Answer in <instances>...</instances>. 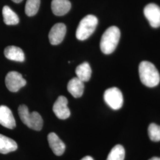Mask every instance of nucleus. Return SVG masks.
I'll return each instance as SVG.
<instances>
[{
	"label": "nucleus",
	"instance_id": "nucleus-1",
	"mask_svg": "<svg viewBox=\"0 0 160 160\" xmlns=\"http://www.w3.org/2000/svg\"><path fill=\"white\" fill-rule=\"evenodd\" d=\"M141 81L148 87H154L160 82V75L154 65L148 61H142L139 66Z\"/></svg>",
	"mask_w": 160,
	"mask_h": 160
},
{
	"label": "nucleus",
	"instance_id": "nucleus-2",
	"mask_svg": "<svg viewBox=\"0 0 160 160\" xmlns=\"http://www.w3.org/2000/svg\"><path fill=\"white\" fill-rule=\"evenodd\" d=\"M120 38V30L116 26H111L103 33L100 41V49L103 53H113L118 45Z\"/></svg>",
	"mask_w": 160,
	"mask_h": 160
},
{
	"label": "nucleus",
	"instance_id": "nucleus-3",
	"mask_svg": "<svg viewBox=\"0 0 160 160\" xmlns=\"http://www.w3.org/2000/svg\"><path fill=\"white\" fill-rule=\"evenodd\" d=\"M21 120L29 128L35 131H40L43 127V121L40 114L37 112L30 113L26 105H20L18 109Z\"/></svg>",
	"mask_w": 160,
	"mask_h": 160
},
{
	"label": "nucleus",
	"instance_id": "nucleus-4",
	"mask_svg": "<svg viewBox=\"0 0 160 160\" xmlns=\"http://www.w3.org/2000/svg\"><path fill=\"white\" fill-rule=\"evenodd\" d=\"M98 24L97 17L93 15H87L84 17L78 26L76 31L77 39L85 40L92 35Z\"/></svg>",
	"mask_w": 160,
	"mask_h": 160
},
{
	"label": "nucleus",
	"instance_id": "nucleus-5",
	"mask_svg": "<svg viewBox=\"0 0 160 160\" xmlns=\"http://www.w3.org/2000/svg\"><path fill=\"white\" fill-rule=\"evenodd\" d=\"M104 100L111 109H120L123 104V97L120 90L116 87L110 88L104 93Z\"/></svg>",
	"mask_w": 160,
	"mask_h": 160
},
{
	"label": "nucleus",
	"instance_id": "nucleus-6",
	"mask_svg": "<svg viewBox=\"0 0 160 160\" xmlns=\"http://www.w3.org/2000/svg\"><path fill=\"white\" fill-rule=\"evenodd\" d=\"M6 86L10 92H17L26 84V81L23 76L16 71H11L6 75Z\"/></svg>",
	"mask_w": 160,
	"mask_h": 160
},
{
	"label": "nucleus",
	"instance_id": "nucleus-7",
	"mask_svg": "<svg viewBox=\"0 0 160 160\" xmlns=\"http://www.w3.org/2000/svg\"><path fill=\"white\" fill-rule=\"evenodd\" d=\"M143 13L148 20L151 26L154 28L160 27V7L154 3L149 4L145 6Z\"/></svg>",
	"mask_w": 160,
	"mask_h": 160
},
{
	"label": "nucleus",
	"instance_id": "nucleus-8",
	"mask_svg": "<svg viewBox=\"0 0 160 160\" xmlns=\"http://www.w3.org/2000/svg\"><path fill=\"white\" fill-rule=\"evenodd\" d=\"M53 111L59 119H67L70 116L71 112L68 108V100L64 96H59L53 106Z\"/></svg>",
	"mask_w": 160,
	"mask_h": 160
},
{
	"label": "nucleus",
	"instance_id": "nucleus-9",
	"mask_svg": "<svg viewBox=\"0 0 160 160\" xmlns=\"http://www.w3.org/2000/svg\"><path fill=\"white\" fill-rule=\"evenodd\" d=\"M67 28L63 23H57L51 29L49 33V42L52 45L60 44L66 34Z\"/></svg>",
	"mask_w": 160,
	"mask_h": 160
},
{
	"label": "nucleus",
	"instance_id": "nucleus-10",
	"mask_svg": "<svg viewBox=\"0 0 160 160\" xmlns=\"http://www.w3.org/2000/svg\"><path fill=\"white\" fill-rule=\"evenodd\" d=\"M0 124L8 129L16 127V120L12 110L6 106H0Z\"/></svg>",
	"mask_w": 160,
	"mask_h": 160
},
{
	"label": "nucleus",
	"instance_id": "nucleus-11",
	"mask_svg": "<svg viewBox=\"0 0 160 160\" xmlns=\"http://www.w3.org/2000/svg\"><path fill=\"white\" fill-rule=\"evenodd\" d=\"M48 140L49 147L55 154L57 156L63 154L65 150V145L55 133H50L48 136Z\"/></svg>",
	"mask_w": 160,
	"mask_h": 160
},
{
	"label": "nucleus",
	"instance_id": "nucleus-12",
	"mask_svg": "<svg viewBox=\"0 0 160 160\" xmlns=\"http://www.w3.org/2000/svg\"><path fill=\"white\" fill-rule=\"evenodd\" d=\"M71 8V4L69 0H52L51 8L53 13L58 16H64L68 12Z\"/></svg>",
	"mask_w": 160,
	"mask_h": 160
},
{
	"label": "nucleus",
	"instance_id": "nucleus-13",
	"mask_svg": "<svg viewBox=\"0 0 160 160\" xmlns=\"http://www.w3.org/2000/svg\"><path fill=\"white\" fill-rule=\"evenodd\" d=\"M67 89L69 92L75 98L81 97L84 92V82L78 77H75L70 80L68 83Z\"/></svg>",
	"mask_w": 160,
	"mask_h": 160
},
{
	"label": "nucleus",
	"instance_id": "nucleus-14",
	"mask_svg": "<svg viewBox=\"0 0 160 160\" xmlns=\"http://www.w3.org/2000/svg\"><path fill=\"white\" fill-rule=\"evenodd\" d=\"M4 55L8 59L17 62H23L25 59L23 50L17 46H7L4 50Z\"/></svg>",
	"mask_w": 160,
	"mask_h": 160
},
{
	"label": "nucleus",
	"instance_id": "nucleus-15",
	"mask_svg": "<svg viewBox=\"0 0 160 160\" xmlns=\"http://www.w3.org/2000/svg\"><path fill=\"white\" fill-rule=\"evenodd\" d=\"M17 144L16 141L10 138L0 134V153L7 154L13 152L17 149Z\"/></svg>",
	"mask_w": 160,
	"mask_h": 160
},
{
	"label": "nucleus",
	"instance_id": "nucleus-16",
	"mask_svg": "<svg viewBox=\"0 0 160 160\" xmlns=\"http://www.w3.org/2000/svg\"><path fill=\"white\" fill-rule=\"evenodd\" d=\"M77 77L82 81H88L92 76V68L88 62H83L78 65L75 69Z\"/></svg>",
	"mask_w": 160,
	"mask_h": 160
},
{
	"label": "nucleus",
	"instance_id": "nucleus-17",
	"mask_svg": "<svg viewBox=\"0 0 160 160\" xmlns=\"http://www.w3.org/2000/svg\"><path fill=\"white\" fill-rule=\"evenodd\" d=\"M2 12L4 22L7 25H16L19 23V18L17 14L13 12L8 6H4Z\"/></svg>",
	"mask_w": 160,
	"mask_h": 160
},
{
	"label": "nucleus",
	"instance_id": "nucleus-18",
	"mask_svg": "<svg viewBox=\"0 0 160 160\" xmlns=\"http://www.w3.org/2000/svg\"><path fill=\"white\" fill-rule=\"evenodd\" d=\"M125 151L121 145H115L109 153L106 160H124Z\"/></svg>",
	"mask_w": 160,
	"mask_h": 160
},
{
	"label": "nucleus",
	"instance_id": "nucleus-19",
	"mask_svg": "<svg viewBox=\"0 0 160 160\" xmlns=\"http://www.w3.org/2000/svg\"><path fill=\"white\" fill-rule=\"evenodd\" d=\"M40 0H27L25 6V12L29 17L33 16L39 11Z\"/></svg>",
	"mask_w": 160,
	"mask_h": 160
},
{
	"label": "nucleus",
	"instance_id": "nucleus-20",
	"mask_svg": "<svg viewBox=\"0 0 160 160\" xmlns=\"http://www.w3.org/2000/svg\"><path fill=\"white\" fill-rule=\"evenodd\" d=\"M148 135L150 139L154 142L160 141V126L155 123H151L149 125Z\"/></svg>",
	"mask_w": 160,
	"mask_h": 160
},
{
	"label": "nucleus",
	"instance_id": "nucleus-21",
	"mask_svg": "<svg viewBox=\"0 0 160 160\" xmlns=\"http://www.w3.org/2000/svg\"><path fill=\"white\" fill-rule=\"evenodd\" d=\"M81 160H94L92 157L90 156H86L85 157H84L83 158H82Z\"/></svg>",
	"mask_w": 160,
	"mask_h": 160
},
{
	"label": "nucleus",
	"instance_id": "nucleus-22",
	"mask_svg": "<svg viewBox=\"0 0 160 160\" xmlns=\"http://www.w3.org/2000/svg\"><path fill=\"white\" fill-rule=\"evenodd\" d=\"M149 160H160V157H152V158H151V159H149Z\"/></svg>",
	"mask_w": 160,
	"mask_h": 160
},
{
	"label": "nucleus",
	"instance_id": "nucleus-23",
	"mask_svg": "<svg viewBox=\"0 0 160 160\" xmlns=\"http://www.w3.org/2000/svg\"><path fill=\"white\" fill-rule=\"evenodd\" d=\"M13 2H16V3H20V2H21L23 0H12Z\"/></svg>",
	"mask_w": 160,
	"mask_h": 160
}]
</instances>
